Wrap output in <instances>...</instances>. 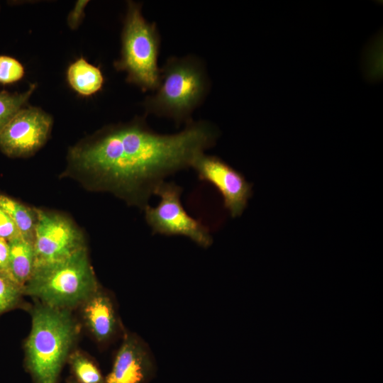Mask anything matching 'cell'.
Listing matches in <instances>:
<instances>
[{"instance_id": "obj_1", "label": "cell", "mask_w": 383, "mask_h": 383, "mask_svg": "<svg viewBox=\"0 0 383 383\" xmlns=\"http://www.w3.org/2000/svg\"><path fill=\"white\" fill-rule=\"evenodd\" d=\"M211 122L191 121L180 131L162 134L145 117L106 126L72 147L68 170L90 189L108 192L140 209L171 174L191 167L195 157L216 143Z\"/></svg>"}, {"instance_id": "obj_22", "label": "cell", "mask_w": 383, "mask_h": 383, "mask_svg": "<svg viewBox=\"0 0 383 383\" xmlns=\"http://www.w3.org/2000/svg\"><path fill=\"white\" fill-rule=\"evenodd\" d=\"M67 383H79V382H78L73 377H71L67 379Z\"/></svg>"}, {"instance_id": "obj_11", "label": "cell", "mask_w": 383, "mask_h": 383, "mask_svg": "<svg viewBox=\"0 0 383 383\" xmlns=\"http://www.w3.org/2000/svg\"><path fill=\"white\" fill-rule=\"evenodd\" d=\"M78 309L82 323L101 345H109L126 332L113 296L101 285Z\"/></svg>"}, {"instance_id": "obj_8", "label": "cell", "mask_w": 383, "mask_h": 383, "mask_svg": "<svg viewBox=\"0 0 383 383\" xmlns=\"http://www.w3.org/2000/svg\"><path fill=\"white\" fill-rule=\"evenodd\" d=\"M52 117L41 109H21L0 133V150L9 157H27L35 154L48 139Z\"/></svg>"}, {"instance_id": "obj_14", "label": "cell", "mask_w": 383, "mask_h": 383, "mask_svg": "<svg viewBox=\"0 0 383 383\" xmlns=\"http://www.w3.org/2000/svg\"><path fill=\"white\" fill-rule=\"evenodd\" d=\"M0 206L9 214L21 236L33 240L38 221V209L0 193Z\"/></svg>"}, {"instance_id": "obj_20", "label": "cell", "mask_w": 383, "mask_h": 383, "mask_svg": "<svg viewBox=\"0 0 383 383\" xmlns=\"http://www.w3.org/2000/svg\"><path fill=\"white\" fill-rule=\"evenodd\" d=\"M89 1L79 0L75 3L72 10L67 17V24L72 29H77L83 21L84 16V9Z\"/></svg>"}, {"instance_id": "obj_18", "label": "cell", "mask_w": 383, "mask_h": 383, "mask_svg": "<svg viewBox=\"0 0 383 383\" xmlns=\"http://www.w3.org/2000/svg\"><path fill=\"white\" fill-rule=\"evenodd\" d=\"M24 74L25 68L17 59L0 55V84L16 83L20 81Z\"/></svg>"}, {"instance_id": "obj_6", "label": "cell", "mask_w": 383, "mask_h": 383, "mask_svg": "<svg viewBox=\"0 0 383 383\" xmlns=\"http://www.w3.org/2000/svg\"><path fill=\"white\" fill-rule=\"evenodd\" d=\"M182 192V188L175 182H161L153 193L160 197L159 204L143 209L145 221L154 234L184 236L207 248L213 243L209 228L186 211L181 201Z\"/></svg>"}, {"instance_id": "obj_4", "label": "cell", "mask_w": 383, "mask_h": 383, "mask_svg": "<svg viewBox=\"0 0 383 383\" xmlns=\"http://www.w3.org/2000/svg\"><path fill=\"white\" fill-rule=\"evenodd\" d=\"M100 285L84 248L63 260L35 267L23 292L45 306L72 311Z\"/></svg>"}, {"instance_id": "obj_10", "label": "cell", "mask_w": 383, "mask_h": 383, "mask_svg": "<svg viewBox=\"0 0 383 383\" xmlns=\"http://www.w3.org/2000/svg\"><path fill=\"white\" fill-rule=\"evenodd\" d=\"M105 383H148L156 372L152 353L138 335L126 331Z\"/></svg>"}, {"instance_id": "obj_19", "label": "cell", "mask_w": 383, "mask_h": 383, "mask_svg": "<svg viewBox=\"0 0 383 383\" xmlns=\"http://www.w3.org/2000/svg\"><path fill=\"white\" fill-rule=\"evenodd\" d=\"M21 235L14 223L0 206V238L9 240Z\"/></svg>"}, {"instance_id": "obj_16", "label": "cell", "mask_w": 383, "mask_h": 383, "mask_svg": "<svg viewBox=\"0 0 383 383\" xmlns=\"http://www.w3.org/2000/svg\"><path fill=\"white\" fill-rule=\"evenodd\" d=\"M23 287L11 277L0 271V316L16 309H27L30 306L24 302Z\"/></svg>"}, {"instance_id": "obj_13", "label": "cell", "mask_w": 383, "mask_h": 383, "mask_svg": "<svg viewBox=\"0 0 383 383\" xmlns=\"http://www.w3.org/2000/svg\"><path fill=\"white\" fill-rule=\"evenodd\" d=\"M67 79L77 93L91 96L99 91L104 83V77L99 67L80 57L70 65Z\"/></svg>"}, {"instance_id": "obj_12", "label": "cell", "mask_w": 383, "mask_h": 383, "mask_svg": "<svg viewBox=\"0 0 383 383\" xmlns=\"http://www.w3.org/2000/svg\"><path fill=\"white\" fill-rule=\"evenodd\" d=\"M9 274L22 286L32 277L36 265V256L33 240L21 235L8 240Z\"/></svg>"}, {"instance_id": "obj_21", "label": "cell", "mask_w": 383, "mask_h": 383, "mask_svg": "<svg viewBox=\"0 0 383 383\" xmlns=\"http://www.w3.org/2000/svg\"><path fill=\"white\" fill-rule=\"evenodd\" d=\"M9 244L8 241L0 238V271L9 274Z\"/></svg>"}, {"instance_id": "obj_3", "label": "cell", "mask_w": 383, "mask_h": 383, "mask_svg": "<svg viewBox=\"0 0 383 383\" xmlns=\"http://www.w3.org/2000/svg\"><path fill=\"white\" fill-rule=\"evenodd\" d=\"M211 81L206 65L194 55L172 56L160 67L157 89L146 96V114L172 119L176 123L192 121L193 112L207 97Z\"/></svg>"}, {"instance_id": "obj_7", "label": "cell", "mask_w": 383, "mask_h": 383, "mask_svg": "<svg viewBox=\"0 0 383 383\" xmlns=\"http://www.w3.org/2000/svg\"><path fill=\"white\" fill-rule=\"evenodd\" d=\"M37 209L33 238L35 267L63 260L87 248L82 232L72 220L60 213Z\"/></svg>"}, {"instance_id": "obj_2", "label": "cell", "mask_w": 383, "mask_h": 383, "mask_svg": "<svg viewBox=\"0 0 383 383\" xmlns=\"http://www.w3.org/2000/svg\"><path fill=\"white\" fill-rule=\"evenodd\" d=\"M31 328L24 348V365L34 383H57L80 333L72 311L38 301L29 307Z\"/></svg>"}, {"instance_id": "obj_5", "label": "cell", "mask_w": 383, "mask_h": 383, "mask_svg": "<svg viewBox=\"0 0 383 383\" xmlns=\"http://www.w3.org/2000/svg\"><path fill=\"white\" fill-rule=\"evenodd\" d=\"M160 45L157 26L144 18L142 4L128 1L121 32V55L113 64L116 70L126 73L128 83L143 91L153 92L160 82Z\"/></svg>"}, {"instance_id": "obj_9", "label": "cell", "mask_w": 383, "mask_h": 383, "mask_svg": "<svg viewBox=\"0 0 383 383\" xmlns=\"http://www.w3.org/2000/svg\"><path fill=\"white\" fill-rule=\"evenodd\" d=\"M200 180L210 183L223 197V206L233 218L240 216L252 195V184L221 158L202 152L192 166Z\"/></svg>"}, {"instance_id": "obj_15", "label": "cell", "mask_w": 383, "mask_h": 383, "mask_svg": "<svg viewBox=\"0 0 383 383\" xmlns=\"http://www.w3.org/2000/svg\"><path fill=\"white\" fill-rule=\"evenodd\" d=\"M71 372L79 383H105V377L96 362L87 353L74 349L67 360Z\"/></svg>"}, {"instance_id": "obj_17", "label": "cell", "mask_w": 383, "mask_h": 383, "mask_svg": "<svg viewBox=\"0 0 383 383\" xmlns=\"http://www.w3.org/2000/svg\"><path fill=\"white\" fill-rule=\"evenodd\" d=\"M36 89L35 84H30L23 92L0 91V133L11 118L23 107Z\"/></svg>"}]
</instances>
